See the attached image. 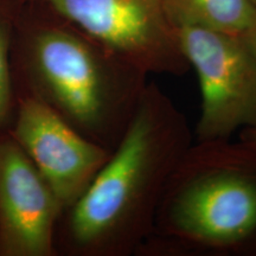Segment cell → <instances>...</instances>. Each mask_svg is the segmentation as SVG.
Here are the masks:
<instances>
[{
	"instance_id": "1",
	"label": "cell",
	"mask_w": 256,
	"mask_h": 256,
	"mask_svg": "<svg viewBox=\"0 0 256 256\" xmlns=\"http://www.w3.org/2000/svg\"><path fill=\"white\" fill-rule=\"evenodd\" d=\"M192 145L185 114L148 82L126 132L90 185L60 214L56 256L138 255L172 172Z\"/></svg>"
},
{
	"instance_id": "2",
	"label": "cell",
	"mask_w": 256,
	"mask_h": 256,
	"mask_svg": "<svg viewBox=\"0 0 256 256\" xmlns=\"http://www.w3.org/2000/svg\"><path fill=\"white\" fill-rule=\"evenodd\" d=\"M18 96H31L83 136L113 152L148 74L38 0H23L11 43Z\"/></svg>"
},
{
	"instance_id": "3",
	"label": "cell",
	"mask_w": 256,
	"mask_h": 256,
	"mask_svg": "<svg viewBox=\"0 0 256 256\" xmlns=\"http://www.w3.org/2000/svg\"><path fill=\"white\" fill-rule=\"evenodd\" d=\"M136 256H256V145L192 144Z\"/></svg>"
},
{
	"instance_id": "4",
	"label": "cell",
	"mask_w": 256,
	"mask_h": 256,
	"mask_svg": "<svg viewBox=\"0 0 256 256\" xmlns=\"http://www.w3.org/2000/svg\"><path fill=\"white\" fill-rule=\"evenodd\" d=\"M176 31L200 87L197 142L226 140L256 122V58L242 36L200 28Z\"/></svg>"
},
{
	"instance_id": "5",
	"label": "cell",
	"mask_w": 256,
	"mask_h": 256,
	"mask_svg": "<svg viewBox=\"0 0 256 256\" xmlns=\"http://www.w3.org/2000/svg\"><path fill=\"white\" fill-rule=\"evenodd\" d=\"M147 74L190 69L162 0H38Z\"/></svg>"
},
{
	"instance_id": "6",
	"label": "cell",
	"mask_w": 256,
	"mask_h": 256,
	"mask_svg": "<svg viewBox=\"0 0 256 256\" xmlns=\"http://www.w3.org/2000/svg\"><path fill=\"white\" fill-rule=\"evenodd\" d=\"M8 133L46 179L63 210L82 196L112 154L31 96H18Z\"/></svg>"
},
{
	"instance_id": "7",
	"label": "cell",
	"mask_w": 256,
	"mask_h": 256,
	"mask_svg": "<svg viewBox=\"0 0 256 256\" xmlns=\"http://www.w3.org/2000/svg\"><path fill=\"white\" fill-rule=\"evenodd\" d=\"M62 206L8 132L0 136V256H56Z\"/></svg>"
},
{
	"instance_id": "8",
	"label": "cell",
	"mask_w": 256,
	"mask_h": 256,
	"mask_svg": "<svg viewBox=\"0 0 256 256\" xmlns=\"http://www.w3.org/2000/svg\"><path fill=\"white\" fill-rule=\"evenodd\" d=\"M162 10L174 30L200 28L224 34H246L256 22L252 0H162Z\"/></svg>"
},
{
	"instance_id": "9",
	"label": "cell",
	"mask_w": 256,
	"mask_h": 256,
	"mask_svg": "<svg viewBox=\"0 0 256 256\" xmlns=\"http://www.w3.org/2000/svg\"><path fill=\"white\" fill-rule=\"evenodd\" d=\"M23 0H0V136L8 133L17 108L11 70V43L16 18Z\"/></svg>"
},
{
	"instance_id": "10",
	"label": "cell",
	"mask_w": 256,
	"mask_h": 256,
	"mask_svg": "<svg viewBox=\"0 0 256 256\" xmlns=\"http://www.w3.org/2000/svg\"><path fill=\"white\" fill-rule=\"evenodd\" d=\"M243 40H244L246 44H247L249 50L252 51V54L256 58V22L246 34H242Z\"/></svg>"
},
{
	"instance_id": "11",
	"label": "cell",
	"mask_w": 256,
	"mask_h": 256,
	"mask_svg": "<svg viewBox=\"0 0 256 256\" xmlns=\"http://www.w3.org/2000/svg\"><path fill=\"white\" fill-rule=\"evenodd\" d=\"M240 139L256 145V122L240 130Z\"/></svg>"
},
{
	"instance_id": "12",
	"label": "cell",
	"mask_w": 256,
	"mask_h": 256,
	"mask_svg": "<svg viewBox=\"0 0 256 256\" xmlns=\"http://www.w3.org/2000/svg\"><path fill=\"white\" fill-rule=\"evenodd\" d=\"M252 2H254V4L256 5V0H252Z\"/></svg>"
}]
</instances>
